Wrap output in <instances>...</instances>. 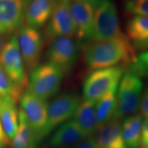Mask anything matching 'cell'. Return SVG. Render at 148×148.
Masks as SVG:
<instances>
[{
    "mask_svg": "<svg viewBox=\"0 0 148 148\" xmlns=\"http://www.w3.org/2000/svg\"><path fill=\"white\" fill-rule=\"evenodd\" d=\"M6 37L4 34H3L2 33L0 32V53H1V51H2L3 47L6 43Z\"/></svg>",
    "mask_w": 148,
    "mask_h": 148,
    "instance_id": "30",
    "label": "cell"
},
{
    "mask_svg": "<svg viewBox=\"0 0 148 148\" xmlns=\"http://www.w3.org/2000/svg\"><path fill=\"white\" fill-rule=\"evenodd\" d=\"M79 46L73 38L62 36L55 38L46 51L47 62L56 66L63 75H69L78 60Z\"/></svg>",
    "mask_w": 148,
    "mask_h": 148,
    "instance_id": "8",
    "label": "cell"
},
{
    "mask_svg": "<svg viewBox=\"0 0 148 148\" xmlns=\"http://www.w3.org/2000/svg\"><path fill=\"white\" fill-rule=\"evenodd\" d=\"M117 86L106 92L95 103L96 117L99 127L113 117L116 106Z\"/></svg>",
    "mask_w": 148,
    "mask_h": 148,
    "instance_id": "22",
    "label": "cell"
},
{
    "mask_svg": "<svg viewBox=\"0 0 148 148\" xmlns=\"http://www.w3.org/2000/svg\"><path fill=\"white\" fill-rule=\"evenodd\" d=\"M0 121L10 140L14 138L18 126V110L16 103L6 97H0Z\"/></svg>",
    "mask_w": 148,
    "mask_h": 148,
    "instance_id": "19",
    "label": "cell"
},
{
    "mask_svg": "<svg viewBox=\"0 0 148 148\" xmlns=\"http://www.w3.org/2000/svg\"><path fill=\"white\" fill-rule=\"evenodd\" d=\"M20 110L25 114L38 140L41 142L47 136L48 104L47 101L25 91L20 99Z\"/></svg>",
    "mask_w": 148,
    "mask_h": 148,
    "instance_id": "9",
    "label": "cell"
},
{
    "mask_svg": "<svg viewBox=\"0 0 148 148\" xmlns=\"http://www.w3.org/2000/svg\"><path fill=\"white\" fill-rule=\"evenodd\" d=\"M127 39L136 52L148 49V18L132 16L125 25Z\"/></svg>",
    "mask_w": 148,
    "mask_h": 148,
    "instance_id": "16",
    "label": "cell"
},
{
    "mask_svg": "<svg viewBox=\"0 0 148 148\" xmlns=\"http://www.w3.org/2000/svg\"><path fill=\"white\" fill-rule=\"evenodd\" d=\"M72 1H77V0H72Z\"/></svg>",
    "mask_w": 148,
    "mask_h": 148,
    "instance_id": "32",
    "label": "cell"
},
{
    "mask_svg": "<svg viewBox=\"0 0 148 148\" xmlns=\"http://www.w3.org/2000/svg\"><path fill=\"white\" fill-rule=\"evenodd\" d=\"M62 77V72L53 64H40L30 72L26 91L47 101L60 90Z\"/></svg>",
    "mask_w": 148,
    "mask_h": 148,
    "instance_id": "4",
    "label": "cell"
},
{
    "mask_svg": "<svg viewBox=\"0 0 148 148\" xmlns=\"http://www.w3.org/2000/svg\"><path fill=\"white\" fill-rule=\"evenodd\" d=\"M93 24L91 40H101L125 36L120 25L117 10L112 0H92Z\"/></svg>",
    "mask_w": 148,
    "mask_h": 148,
    "instance_id": "2",
    "label": "cell"
},
{
    "mask_svg": "<svg viewBox=\"0 0 148 148\" xmlns=\"http://www.w3.org/2000/svg\"><path fill=\"white\" fill-rule=\"evenodd\" d=\"M29 0H0V32L12 36L23 26Z\"/></svg>",
    "mask_w": 148,
    "mask_h": 148,
    "instance_id": "12",
    "label": "cell"
},
{
    "mask_svg": "<svg viewBox=\"0 0 148 148\" xmlns=\"http://www.w3.org/2000/svg\"><path fill=\"white\" fill-rule=\"evenodd\" d=\"M0 64L14 84L21 91H26L28 75L18 45L17 36L7 40L0 53Z\"/></svg>",
    "mask_w": 148,
    "mask_h": 148,
    "instance_id": "6",
    "label": "cell"
},
{
    "mask_svg": "<svg viewBox=\"0 0 148 148\" xmlns=\"http://www.w3.org/2000/svg\"><path fill=\"white\" fill-rule=\"evenodd\" d=\"M123 8L130 15L148 18V0H124Z\"/></svg>",
    "mask_w": 148,
    "mask_h": 148,
    "instance_id": "24",
    "label": "cell"
},
{
    "mask_svg": "<svg viewBox=\"0 0 148 148\" xmlns=\"http://www.w3.org/2000/svg\"><path fill=\"white\" fill-rule=\"evenodd\" d=\"M82 99L77 92H66L55 97L48 105L47 134L72 118Z\"/></svg>",
    "mask_w": 148,
    "mask_h": 148,
    "instance_id": "11",
    "label": "cell"
},
{
    "mask_svg": "<svg viewBox=\"0 0 148 148\" xmlns=\"http://www.w3.org/2000/svg\"><path fill=\"white\" fill-rule=\"evenodd\" d=\"M71 13L77 43L81 47L91 40L94 8L92 0L71 1Z\"/></svg>",
    "mask_w": 148,
    "mask_h": 148,
    "instance_id": "13",
    "label": "cell"
},
{
    "mask_svg": "<svg viewBox=\"0 0 148 148\" xmlns=\"http://www.w3.org/2000/svg\"><path fill=\"white\" fill-rule=\"evenodd\" d=\"M0 148H3V146H0Z\"/></svg>",
    "mask_w": 148,
    "mask_h": 148,
    "instance_id": "31",
    "label": "cell"
},
{
    "mask_svg": "<svg viewBox=\"0 0 148 148\" xmlns=\"http://www.w3.org/2000/svg\"><path fill=\"white\" fill-rule=\"evenodd\" d=\"M82 47L85 65L92 71L119 65L129 66L136 56L126 35L110 39L90 40Z\"/></svg>",
    "mask_w": 148,
    "mask_h": 148,
    "instance_id": "1",
    "label": "cell"
},
{
    "mask_svg": "<svg viewBox=\"0 0 148 148\" xmlns=\"http://www.w3.org/2000/svg\"><path fill=\"white\" fill-rule=\"evenodd\" d=\"M141 148H148V119H143L142 125L141 135H140V145Z\"/></svg>",
    "mask_w": 148,
    "mask_h": 148,
    "instance_id": "27",
    "label": "cell"
},
{
    "mask_svg": "<svg viewBox=\"0 0 148 148\" xmlns=\"http://www.w3.org/2000/svg\"><path fill=\"white\" fill-rule=\"evenodd\" d=\"M128 67L130 71L138 77H148V49L136 56L134 62Z\"/></svg>",
    "mask_w": 148,
    "mask_h": 148,
    "instance_id": "25",
    "label": "cell"
},
{
    "mask_svg": "<svg viewBox=\"0 0 148 148\" xmlns=\"http://www.w3.org/2000/svg\"><path fill=\"white\" fill-rule=\"evenodd\" d=\"M10 143V139L8 138L7 135L3 130V128L0 121V146L8 145Z\"/></svg>",
    "mask_w": 148,
    "mask_h": 148,
    "instance_id": "29",
    "label": "cell"
},
{
    "mask_svg": "<svg viewBox=\"0 0 148 148\" xmlns=\"http://www.w3.org/2000/svg\"><path fill=\"white\" fill-rule=\"evenodd\" d=\"M87 138L73 119L62 123L47 143V148H65Z\"/></svg>",
    "mask_w": 148,
    "mask_h": 148,
    "instance_id": "14",
    "label": "cell"
},
{
    "mask_svg": "<svg viewBox=\"0 0 148 148\" xmlns=\"http://www.w3.org/2000/svg\"><path fill=\"white\" fill-rule=\"evenodd\" d=\"M86 138L96 134L99 126L96 117L95 103L83 99L73 116V119Z\"/></svg>",
    "mask_w": 148,
    "mask_h": 148,
    "instance_id": "17",
    "label": "cell"
},
{
    "mask_svg": "<svg viewBox=\"0 0 148 148\" xmlns=\"http://www.w3.org/2000/svg\"><path fill=\"white\" fill-rule=\"evenodd\" d=\"M51 12V0H29L25 14L26 25L40 28L47 23Z\"/></svg>",
    "mask_w": 148,
    "mask_h": 148,
    "instance_id": "18",
    "label": "cell"
},
{
    "mask_svg": "<svg viewBox=\"0 0 148 148\" xmlns=\"http://www.w3.org/2000/svg\"><path fill=\"white\" fill-rule=\"evenodd\" d=\"M143 118L141 114H134L125 117L121 123V130L127 148H138L140 145Z\"/></svg>",
    "mask_w": 148,
    "mask_h": 148,
    "instance_id": "21",
    "label": "cell"
},
{
    "mask_svg": "<svg viewBox=\"0 0 148 148\" xmlns=\"http://www.w3.org/2000/svg\"><path fill=\"white\" fill-rule=\"evenodd\" d=\"M143 92L141 79L131 71L123 73L118 84L116 106L112 119H122L137 112Z\"/></svg>",
    "mask_w": 148,
    "mask_h": 148,
    "instance_id": "3",
    "label": "cell"
},
{
    "mask_svg": "<svg viewBox=\"0 0 148 148\" xmlns=\"http://www.w3.org/2000/svg\"><path fill=\"white\" fill-rule=\"evenodd\" d=\"M121 120L112 119L99 127L95 140L99 148H127L121 130Z\"/></svg>",
    "mask_w": 148,
    "mask_h": 148,
    "instance_id": "15",
    "label": "cell"
},
{
    "mask_svg": "<svg viewBox=\"0 0 148 148\" xmlns=\"http://www.w3.org/2000/svg\"><path fill=\"white\" fill-rule=\"evenodd\" d=\"M24 92L14 84L0 64V97L8 98L17 103Z\"/></svg>",
    "mask_w": 148,
    "mask_h": 148,
    "instance_id": "23",
    "label": "cell"
},
{
    "mask_svg": "<svg viewBox=\"0 0 148 148\" xmlns=\"http://www.w3.org/2000/svg\"><path fill=\"white\" fill-rule=\"evenodd\" d=\"M18 45L27 73L38 65L44 45V38L38 29L25 25L16 33Z\"/></svg>",
    "mask_w": 148,
    "mask_h": 148,
    "instance_id": "10",
    "label": "cell"
},
{
    "mask_svg": "<svg viewBox=\"0 0 148 148\" xmlns=\"http://www.w3.org/2000/svg\"><path fill=\"white\" fill-rule=\"evenodd\" d=\"M10 143L11 148H38L40 145V142L20 109L17 132Z\"/></svg>",
    "mask_w": 148,
    "mask_h": 148,
    "instance_id": "20",
    "label": "cell"
},
{
    "mask_svg": "<svg viewBox=\"0 0 148 148\" xmlns=\"http://www.w3.org/2000/svg\"><path fill=\"white\" fill-rule=\"evenodd\" d=\"M139 108L143 115L148 119V87L143 90L142 94Z\"/></svg>",
    "mask_w": 148,
    "mask_h": 148,
    "instance_id": "28",
    "label": "cell"
},
{
    "mask_svg": "<svg viewBox=\"0 0 148 148\" xmlns=\"http://www.w3.org/2000/svg\"><path fill=\"white\" fill-rule=\"evenodd\" d=\"M71 1L51 0V12L45 32L46 40L49 43L58 37H75V29L70 8Z\"/></svg>",
    "mask_w": 148,
    "mask_h": 148,
    "instance_id": "7",
    "label": "cell"
},
{
    "mask_svg": "<svg viewBox=\"0 0 148 148\" xmlns=\"http://www.w3.org/2000/svg\"><path fill=\"white\" fill-rule=\"evenodd\" d=\"M65 148H99L95 138L90 137Z\"/></svg>",
    "mask_w": 148,
    "mask_h": 148,
    "instance_id": "26",
    "label": "cell"
},
{
    "mask_svg": "<svg viewBox=\"0 0 148 148\" xmlns=\"http://www.w3.org/2000/svg\"><path fill=\"white\" fill-rule=\"evenodd\" d=\"M125 66L119 65L92 71L83 84L84 100L96 103L106 92L119 84Z\"/></svg>",
    "mask_w": 148,
    "mask_h": 148,
    "instance_id": "5",
    "label": "cell"
}]
</instances>
